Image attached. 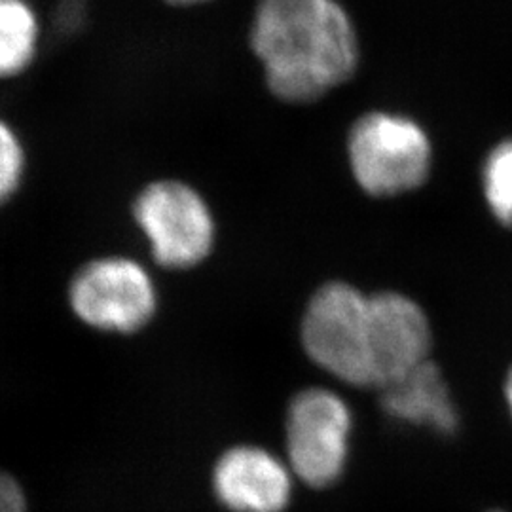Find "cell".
Here are the masks:
<instances>
[{
	"instance_id": "8992f818",
	"label": "cell",
	"mask_w": 512,
	"mask_h": 512,
	"mask_svg": "<svg viewBox=\"0 0 512 512\" xmlns=\"http://www.w3.org/2000/svg\"><path fill=\"white\" fill-rule=\"evenodd\" d=\"M349 404L323 387L298 393L287 414V454L294 475L311 488L334 484L346 469Z\"/></svg>"
},
{
	"instance_id": "8fae6325",
	"label": "cell",
	"mask_w": 512,
	"mask_h": 512,
	"mask_svg": "<svg viewBox=\"0 0 512 512\" xmlns=\"http://www.w3.org/2000/svg\"><path fill=\"white\" fill-rule=\"evenodd\" d=\"M482 186L495 219L512 226V139L488 154L482 167Z\"/></svg>"
},
{
	"instance_id": "30bf717a",
	"label": "cell",
	"mask_w": 512,
	"mask_h": 512,
	"mask_svg": "<svg viewBox=\"0 0 512 512\" xmlns=\"http://www.w3.org/2000/svg\"><path fill=\"white\" fill-rule=\"evenodd\" d=\"M42 44V21L29 0H0V80L27 73Z\"/></svg>"
},
{
	"instance_id": "7c38bea8",
	"label": "cell",
	"mask_w": 512,
	"mask_h": 512,
	"mask_svg": "<svg viewBox=\"0 0 512 512\" xmlns=\"http://www.w3.org/2000/svg\"><path fill=\"white\" fill-rule=\"evenodd\" d=\"M29 152L18 129L0 116V207L12 202L27 179Z\"/></svg>"
},
{
	"instance_id": "52a82bcc",
	"label": "cell",
	"mask_w": 512,
	"mask_h": 512,
	"mask_svg": "<svg viewBox=\"0 0 512 512\" xmlns=\"http://www.w3.org/2000/svg\"><path fill=\"white\" fill-rule=\"evenodd\" d=\"M431 327L420 306L399 293L370 294L372 387H385L425 363Z\"/></svg>"
},
{
	"instance_id": "4fadbf2b",
	"label": "cell",
	"mask_w": 512,
	"mask_h": 512,
	"mask_svg": "<svg viewBox=\"0 0 512 512\" xmlns=\"http://www.w3.org/2000/svg\"><path fill=\"white\" fill-rule=\"evenodd\" d=\"M0 512H27L18 482L4 473H0Z\"/></svg>"
},
{
	"instance_id": "9c48e42d",
	"label": "cell",
	"mask_w": 512,
	"mask_h": 512,
	"mask_svg": "<svg viewBox=\"0 0 512 512\" xmlns=\"http://www.w3.org/2000/svg\"><path fill=\"white\" fill-rule=\"evenodd\" d=\"M382 408L393 420L429 427L444 435L454 433L459 423L450 389L431 359L382 387Z\"/></svg>"
},
{
	"instance_id": "9a60e30c",
	"label": "cell",
	"mask_w": 512,
	"mask_h": 512,
	"mask_svg": "<svg viewBox=\"0 0 512 512\" xmlns=\"http://www.w3.org/2000/svg\"><path fill=\"white\" fill-rule=\"evenodd\" d=\"M505 401H507L512 418V368L509 370V374H507V380H505Z\"/></svg>"
},
{
	"instance_id": "2e32d148",
	"label": "cell",
	"mask_w": 512,
	"mask_h": 512,
	"mask_svg": "<svg viewBox=\"0 0 512 512\" xmlns=\"http://www.w3.org/2000/svg\"><path fill=\"white\" fill-rule=\"evenodd\" d=\"M490 512H505V511H490Z\"/></svg>"
},
{
	"instance_id": "ba28073f",
	"label": "cell",
	"mask_w": 512,
	"mask_h": 512,
	"mask_svg": "<svg viewBox=\"0 0 512 512\" xmlns=\"http://www.w3.org/2000/svg\"><path fill=\"white\" fill-rule=\"evenodd\" d=\"M213 488L220 503L234 512H283L293 480L289 467L256 446H238L219 459Z\"/></svg>"
},
{
	"instance_id": "7a4b0ae2",
	"label": "cell",
	"mask_w": 512,
	"mask_h": 512,
	"mask_svg": "<svg viewBox=\"0 0 512 512\" xmlns=\"http://www.w3.org/2000/svg\"><path fill=\"white\" fill-rule=\"evenodd\" d=\"M131 220L152 266L160 270H196L217 249L219 222L213 205L196 184L179 177H160L141 186L131 202Z\"/></svg>"
},
{
	"instance_id": "5bb4252c",
	"label": "cell",
	"mask_w": 512,
	"mask_h": 512,
	"mask_svg": "<svg viewBox=\"0 0 512 512\" xmlns=\"http://www.w3.org/2000/svg\"><path fill=\"white\" fill-rule=\"evenodd\" d=\"M162 2L173 6V8H198V6L209 4L213 0H162Z\"/></svg>"
},
{
	"instance_id": "3957f363",
	"label": "cell",
	"mask_w": 512,
	"mask_h": 512,
	"mask_svg": "<svg viewBox=\"0 0 512 512\" xmlns=\"http://www.w3.org/2000/svg\"><path fill=\"white\" fill-rule=\"evenodd\" d=\"M67 300L86 327L135 334L154 319L160 293L152 266L124 253L93 256L74 270Z\"/></svg>"
},
{
	"instance_id": "5b68a950",
	"label": "cell",
	"mask_w": 512,
	"mask_h": 512,
	"mask_svg": "<svg viewBox=\"0 0 512 512\" xmlns=\"http://www.w3.org/2000/svg\"><path fill=\"white\" fill-rule=\"evenodd\" d=\"M348 160L355 183L366 194L389 198L427 181L431 145L416 122L368 112L349 129Z\"/></svg>"
},
{
	"instance_id": "6da1fadb",
	"label": "cell",
	"mask_w": 512,
	"mask_h": 512,
	"mask_svg": "<svg viewBox=\"0 0 512 512\" xmlns=\"http://www.w3.org/2000/svg\"><path fill=\"white\" fill-rule=\"evenodd\" d=\"M249 48L277 101L315 103L346 84L359 65V40L338 0H256Z\"/></svg>"
},
{
	"instance_id": "277c9868",
	"label": "cell",
	"mask_w": 512,
	"mask_h": 512,
	"mask_svg": "<svg viewBox=\"0 0 512 512\" xmlns=\"http://www.w3.org/2000/svg\"><path fill=\"white\" fill-rule=\"evenodd\" d=\"M300 338L311 361L330 376L372 387L368 294L346 281L321 285L302 315Z\"/></svg>"
}]
</instances>
